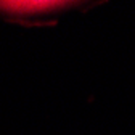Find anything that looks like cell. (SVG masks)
Returning a JSON list of instances; mask_svg holds the SVG:
<instances>
[{
    "label": "cell",
    "instance_id": "obj_1",
    "mask_svg": "<svg viewBox=\"0 0 135 135\" xmlns=\"http://www.w3.org/2000/svg\"><path fill=\"white\" fill-rule=\"evenodd\" d=\"M56 2H0V8H2L5 13H10V15H34V13H42V11H47V10H52L55 8Z\"/></svg>",
    "mask_w": 135,
    "mask_h": 135
}]
</instances>
